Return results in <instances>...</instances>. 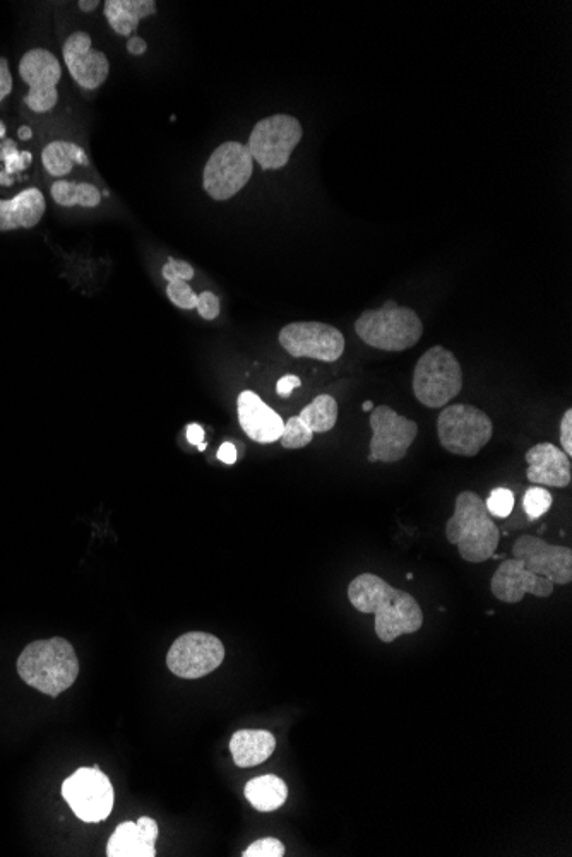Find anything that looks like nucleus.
<instances>
[{"label": "nucleus", "mask_w": 572, "mask_h": 857, "mask_svg": "<svg viewBox=\"0 0 572 857\" xmlns=\"http://www.w3.org/2000/svg\"><path fill=\"white\" fill-rule=\"evenodd\" d=\"M528 462L526 478L531 485L550 486V488H566L571 485V457L564 450L549 442H542L531 447L525 456Z\"/></svg>", "instance_id": "obj_18"}, {"label": "nucleus", "mask_w": 572, "mask_h": 857, "mask_svg": "<svg viewBox=\"0 0 572 857\" xmlns=\"http://www.w3.org/2000/svg\"><path fill=\"white\" fill-rule=\"evenodd\" d=\"M98 6H100V2H98V0H81V2H79V9L84 12L95 11Z\"/></svg>", "instance_id": "obj_41"}, {"label": "nucleus", "mask_w": 572, "mask_h": 857, "mask_svg": "<svg viewBox=\"0 0 572 857\" xmlns=\"http://www.w3.org/2000/svg\"><path fill=\"white\" fill-rule=\"evenodd\" d=\"M237 411L240 426L251 440L263 445L275 444L280 440L285 421L256 392H242L237 399Z\"/></svg>", "instance_id": "obj_17"}, {"label": "nucleus", "mask_w": 572, "mask_h": 857, "mask_svg": "<svg viewBox=\"0 0 572 857\" xmlns=\"http://www.w3.org/2000/svg\"><path fill=\"white\" fill-rule=\"evenodd\" d=\"M244 857H281L285 856V846L278 839L256 840L251 847L245 849Z\"/></svg>", "instance_id": "obj_31"}, {"label": "nucleus", "mask_w": 572, "mask_h": 857, "mask_svg": "<svg viewBox=\"0 0 572 857\" xmlns=\"http://www.w3.org/2000/svg\"><path fill=\"white\" fill-rule=\"evenodd\" d=\"M562 450L567 457H572V409H567L561 421Z\"/></svg>", "instance_id": "obj_35"}, {"label": "nucleus", "mask_w": 572, "mask_h": 857, "mask_svg": "<svg viewBox=\"0 0 572 857\" xmlns=\"http://www.w3.org/2000/svg\"><path fill=\"white\" fill-rule=\"evenodd\" d=\"M245 798L261 813L278 810L288 798V787L276 775H261L247 782Z\"/></svg>", "instance_id": "obj_23"}, {"label": "nucleus", "mask_w": 572, "mask_h": 857, "mask_svg": "<svg viewBox=\"0 0 572 857\" xmlns=\"http://www.w3.org/2000/svg\"><path fill=\"white\" fill-rule=\"evenodd\" d=\"M278 339L293 358L333 363L345 353V336L340 329L322 322H293L281 329Z\"/></svg>", "instance_id": "obj_11"}, {"label": "nucleus", "mask_w": 572, "mask_h": 857, "mask_svg": "<svg viewBox=\"0 0 572 857\" xmlns=\"http://www.w3.org/2000/svg\"><path fill=\"white\" fill-rule=\"evenodd\" d=\"M11 149V153H7L4 151L2 154V158L6 161V173L7 175H11L12 172H21L26 168V165L31 161V153H21L19 154L16 149Z\"/></svg>", "instance_id": "obj_34"}, {"label": "nucleus", "mask_w": 572, "mask_h": 857, "mask_svg": "<svg viewBox=\"0 0 572 857\" xmlns=\"http://www.w3.org/2000/svg\"><path fill=\"white\" fill-rule=\"evenodd\" d=\"M276 750V739L263 729H242L230 739L233 762L240 769H251L266 762Z\"/></svg>", "instance_id": "obj_21"}, {"label": "nucleus", "mask_w": 572, "mask_h": 857, "mask_svg": "<svg viewBox=\"0 0 572 857\" xmlns=\"http://www.w3.org/2000/svg\"><path fill=\"white\" fill-rule=\"evenodd\" d=\"M312 438H314V433L310 432L309 428L302 423V420L298 416H292L285 423L280 442L285 449H304V447H307L312 442Z\"/></svg>", "instance_id": "obj_27"}, {"label": "nucleus", "mask_w": 572, "mask_h": 857, "mask_svg": "<svg viewBox=\"0 0 572 857\" xmlns=\"http://www.w3.org/2000/svg\"><path fill=\"white\" fill-rule=\"evenodd\" d=\"M4 134H6V125L0 122V137L4 136Z\"/></svg>", "instance_id": "obj_44"}, {"label": "nucleus", "mask_w": 572, "mask_h": 857, "mask_svg": "<svg viewBox=\"0 0 572 857\" xmlns=\"http://www.w3.org/2000/svg\"><path fill=\"white\" fill-rule=\"evenodd\" d=\"M252 172L254 160L249 148L242 142H223L206 161L203 189L215 201H228L249 184Z\"/></svg>", "instance_id": "obj_7"}, {"label": "nucleus", "mask_w": 572, "mask_h": 857, "mask_svg": "<svg viewBox=\"0 0 572 857\" xmlns=\"http://www.w3.org/2000/svg\"><path fill=\"white\" fill-rule=\"evenodd\" d=\"M158 839V823L143 816L138 823H120L114 835L108 839V857H155V842Z\"/></svg>", "instance_id": "obj_19"}, {"label": "nucleus", "mask_w": 572, "mask_h": 857, "mask_svg": "<svg viewBox=\"0 0 572 857\" xmlns=\"http://www.w3.org/2000/svg\"><path fill=\"white\" fill-rule=\"evenodd\" d=\"M62 55L72 79L84 89L100 88L110 74V62L107 55L95 50L91 36L84 31H76L67 38Z\"/></svg>", "instance_id": "obj_15"}, {"label": "nucleus", "mask_w": 572, "mask_h": 857, "mask_svg": "<svg viewBox=\"0 0 572 857\" xmlns=\"http://www.w3.org/2000/svg\"><path fill=\"white\" fill-rule=\"evenodd\" d=\"M197 312L206 320L218 319L220 315V298L211 293V291H203L197 295Z\"/></svg>", "instance_id": "obj_33"}, {"label": "nucleus", "mask_w": 572, "mask_h": 857, "mask_svg": "<svg viewBox=\"0 0 572 857\" xmlns=\"http://www.w3.org/2000/svg\"><path fill=\"white\" fill-rule=\"evenodd\" d=\"M218 459L225 464H235L237 462V449L230 442H225L218 450Z\"/></svg>", "instance_id": "obj_38"}, {"label": "nucleus", "mask_w": 572, "mask_h": 857, "mask_svg": "<svg viewBox=\"0 0 572 857\" xmlns=\"http://www.w3.org/2000/svg\"><path fill=\"white\" fill-rule=\"evenodd\" d=\"M554 497L547 488L542 486H531L530 490L526 491L523 498V507H525L526 515L530 521H537L542 515L549 512L552 507Z\"/></svg>", "instance_id": "obj_28"}, {"label": "nucleus", "mask_w": 572, "mask_h": 857, "mask_svg": "<svg viewBox=\"0 0 572 857\" xmlns=\"http://www.w3.org/2000/svg\"><path fill=\"white\" fill-rule=\"evenodd\" d=\"M355 332L370 348L400 353L422 339L424 324L415 310L389 300L377 310H365L355 322Z\"/></svg>", "instance_id": "obj_4"}, {"label": "nucleus", "mask_w": 572, "mask_h": 857, "mask_svg": "<svg viewBox=\"0 0 572 857\" xmlns=\"http://www.w3.org/2000/svg\"><path fill=\"white\" fill-rule=\"evenodd\" d=\"M413 394L425 408H446L463 389L458 358L442 346L425 351L413 372Z\"/></svg>", "instance_id": "obj_5"}, {"label": "nucleus", "mask_w": 572, "mask_h": 857, "mask_svg": "<svg viewBox=\"0 0 572 857\" xmlns=\"http://www.w3.org/2000/svg\"><path fill=\"white\" fill-rule=\"evenodd\" d=\"M42 163L50 175L66 177L72 172V166L90 165L84 149L69 141H54L45 146L42 151Z\"/></svg>", "instance_id": "obj_24"}, {"label": "nucleus", "mask_w": 572, "mask_h": 857, "mask_svg": "<svg viewBox=\"0 0 572 857\" xmlns=\"http://www.w3.org/2000/svg\"><path fill=\"white\" fill-rule=\"evenodd\" d=\"M167 296L175 307L182 310H192L197 307V293H194L189 283L172 281L167 286Z\"/></svg>", "instance_id": "obj_30"}, {"label": "nucleus", "mask_w": 572, "mask_h": 857, "mask_svg": "<svg viewBox=\"0 0 572 857\" xmlns=\"http://www.w3.org/2000/svg\"><path fill=\"white\" fill-rule=\"evenodd\" d=\"M312 433H328L338 421V402L329 394H321L298 414Z\"/></svg>", "instance_id": "obj_26"}, {"label": "nucleus", "mask_w": 572, "mask_h": 857, "mask_svg": "<svg viewBox=\"0 0 572 857\" xmlns=\"http://www.w3.org/2000/svg\"><path fill=\"white\" fill-rule=\"evenodd\" d=\"M554 587L549 579L533 574L516 558L502 562L490 582L492 594L507 604L521 603L526 594L550 597L554 594Z\"/></svg>", "instance_id": "obj_16"}, {"label": "nucleus", "mask_w": 572, "mask_h": 857, "mask_svg": "<svg viewBox=\"0 0 572 857\" xmlns=\"http://www.w3.org/2000/svg\"><path fill=\"white\" fill-rule=\"evenodd\" d=\"M62 796L86 823L103 822L114 808V786L98 767H83L62 784Z\"/></svg>", "instance_id": "obj_9"}, {"label": "nucleus", "mask_w": 572, "mask_h": 857, "mask_svg": "<svg viewBox=\"0 0 572 857\" xmlns=\"http://www.w3.org/2000/svg\"><path fill=\"white\" fill-rule=\"evenodd\" d=\"M163 278L167 279L168 283L172 281H185L189 283L194 278V267L185 261H177V259H168L167 264L163 266Z\"/></svg>", "instance_id": "obj_32"}, {"label": "nucleus", "mask_w": 572, "mask_h": 857, "mask_svg": "<svg viewBox=\"0 0 572 857\" xmlns=\"http://www.w3.org/2000/svg\"><path fill=\"white\" fill-rule=\"evenodd\" d=\"M50 194L62 207H96L102 202V194L93 184L86 182H67L59 180L50 187Z\"/></svg>", "instance_id": "obj_25"}, {"label": "nucleus", "mask_w": 572, "mask_h": 857, "mask_svg": "<svg viewBox=\"0 0 572 857\" xmlns=\"http://www.w3.org/2000/svg\"><path fill=\"white\" fill-rule=\"evenodd\" d=\"M485 507L489 510L490 515L499 517V519H507L514 509V493L507 488H497L490 493V497L485 502Z\"/></svg>", "instance_id": "obj_29"}, {"label": "nucleus", "mask_w": 572, "mask_h": 857, "mask_svg": "<svg viewBox=\"0 0 572 857\" xmlns=\"http://www.w3.org/2000/svg\"><path fill=\"white\" fill-rule=\"evenodd\" d=\"M348 599L360 613L376 616L377 637L384 644L415 633L424 625V611L408 592L394 589L374 574L355 577L348 586Z\"/></svg>", "instance_id": "obj_1"}, {"label": "nucleus", "mask_w": 572, "mask_h": 857, "mask_svg": "<svg viewBox=\"0 0 572 857\" xmlns=\"http://www.w3.org/2000/svg\"><path fill=\"white\" fill-rule=\"evenodd\" d=\"M47 202L36 187L19 192L12 199H0V231L30 230L42 221Z\"/></svg>", "instance_id": "obj_20"}, {"label": "nucleus", "mask_w": 572, "mask_h": 857, "mask_svg": "<svg viewBox=\"0 0 572 857\" xmlns=\"http://www.w3.org/2000/svg\"><path fill=\"white\" fill-rule=\"evenodd\" d=\"M16 668L26 685L54 698L69 690L79 676L78 656L62 637L31 642L18 657Z\"/></svg>", "instance_id": "obj_2"}, {"label": "nucleus", "mask_w": 572, "mask_h": 857, "mask_svg": "<svg viewBox=\"0 0 572 857\" xmlns=\"http://www.w3.org/2000/svg\"><path fill=\"white\" fill-rule=\"evenodd\" d=\"M187 440H189V444L196 445V447L204 442L203 426L197 425V423L187 426Z\"/></svg>", "instance_id": "obj_40"}, {"label": "nucleus", "mask_w": 572, "mask_h": 857, "mask_svg": "<svg viewBox=\"0 0 572 857\" xmlns=\"http://www.w3.org/2000/svg\"><path fill=\"white\" fill-rule=\"evenodd\" d=\"M300 385H302V380L298 379L297 375H285L276 384V394L280 397H290Z\"/></svg>", "instance_id": "obj_37"}, {"label": "nucleus", "mask_w": 572, "mask_h": 857, "mask_svg": "<svg viewBox=\"0 0 572 857\" xmlns=\"http://www.w3.org/2000/svg\"><path fill=\"white\" fill-rule=\"evenodd\" d=\"M362 409H364V411H372V409H374V402L365 401L364 404H362Z\"/></svg>", "instance_id": "obj_43"}, {"label": "nucleus", "mask_w": 572, "mask_h": 857, "mask_svg": "<svg viewBox=\"0 0 572 857\" xmlns=\"http://www.w3.org/2000/svg\"><path fill=\"white\" fill-rule=\"evenodd\" d=\"M302 136L304 129L295 117L276 113L257 122L247 148L251 151L252 160L257 161L263 170H280L290 161Z\"/></svg>", "instance_id": "obj_8"}, {"label": "nucleus", "mask_w": 572, "mask_h": 857, "mask_svg": "<svg viewBox=\"0 0 572 857\" xmlns=\"http://www.w3.org/2000/svg\"><path fill=\"white\" fill-rule=\"evenodd\" d=\"M197 449L201 450V452H204V450H206V444H204V442H201V444L197 445Z\"/></svg>", "instance_id": "obj_45"}, {"label": "nucleus", "mask_w": 572, "mask_h": 857, "mask_svg": "<svg viewBox=\"0 0 572 857\" xmlns=\"http://www.w3.org/2000/svg\"><path fill=\"white\" fill-rule=\"evenodd\" d=\"M33 136V132H31L30 127L28 125H23V127H19L18 129V137L21 141H28Z\"/></svg>", "instance_id": "obj_42"}, {"label": "nucleus", "mask_w": 572, "mask_h": 857, "mask_svg": "<svg viewBox=\"0 0 572 857\" xmlns=\"http://www.w3.org/2000/svg\"><path fill=\"white\" fill-rule=\"evenodd\" d=\"M492 435L494 423L489 414L470 404L446 406L437 418L439 442L453 456H478Z\"/></svg>", "instance_id": "obj_6"}, {"label": "nucleus", "mask_w": 572, "mask_h": 857, "mask_svg": "<svg viewBox=\"0 0 572 857\" xmlns=\"http://www.w3.org/2000/svg\"><path fill=\"white\" fill-rule=\"evenodd\" d=\"M11 91L12 74L9 62L4 57H0V101L6 100L7 96L11 95Z\"/></svg>", "instance_id": "obj_36"}, {"label": "nucleus", "mask_w": 572, "mask_h": 857, "mask_svg": "<svg viewBox=\"0 0 572 857\" xmlns=\"http://www.w3.org/2000/svg\"><path fill=\"white\" fill-rule=\"evenodd\" d=\"M369 462H393L405 459L406 452L412 447L418 435V425L413 420L396 413L389 406H377L370 413Z\"/></svg>", "instance_id": "obj_12"}, {"label": "nucleus", "mask_w": 572, "mask_h": 857, "mask_svg": "<svg viewBox=\"0 0 572 857\" xmlns=\"http://www.w3.org/2000/svg\"><path fill=\"white\" fill-rule=\"evenodd\" d=\"M446 538L458 546L459 556L465 562L483 563L497 550L501 532L480 495L463 491L454 502L453 517L447 521Z\"/></svg>", "instance_id": "obj_3"}, {"label": "nucleus", "mask_w": 572, "mask_h": 857, "mask_svg": "<svg viewBox=\"0 0 572 857\" xmlns=\"http://www.w3.org/2000/svg\"><path fill=\"white\" fill-rule=\"evenodd\" d=\"M146 50H148V43L144 42L141 36H131L129 38V42H127V52L131 55H139L146 54Z\"/></svg>", "instance_id": "obj_39"}, {"label": "nucleus", "mask_w": 572, "mask_h": 857, "mask_svg": "<svg viewBox=\"0 0 572 857\" xmlns=\"http://www.w3.org/2000/svg\"><path fill=\"white\" fill-rule=\"evenodd\" d=\"M225 647L215 635L189 632L173 642L167 654V666L175 676L197 680L220 668Z\"/></svg>", "instance_id": "obj_10"}, {"label": "nucleus", "mask_w": 572, "mask_h": 857, "mask_svg": "<svg viewBox=\"0 0 572 857\" xmlns=\"http://www.w3.org/2000/svg\"><path fill=\"white\" fill-rule=\"evenodd\" d=\"M19 76L24 83L28 84V95L24 96V103L28 105L31 112L47 113L57 105L59 101V84L62 77V67L50 50L47 48H31L19 62Z\"/></svg>", "instance_id": "obj_13"}, {"label": "nucleus", "mask_w": 572, "mask_h": 857, "mask_svg": "<svg viewBox=\"0 0 572 857\" xmlns=\"http://www.w3.org/2000/svg\"><path fill=\"white\" fill-rule=\"evenodd\" d=\"M513 556L530 572L549 579L554 586H567L572 580V550L555 546L535 536H521L513 546Z\"/></svg>", "instance_id": "obj_14"}, {"label": "nucleus", "mask_w": 572, "mask_h": 857, "mask_svg": "<svg viewBox=\"0 0 572 857\" xmlns=\"http://www.w3.org/2000/svg\"><path fill=\"white\" fill-rule=\"evenodd\" d=\"M156 14L155 0H107L105 18L110 28L120 36H131L138 30L141 19Z\"/></svg>", "instance_id": "obj_22"}]
</instances>
